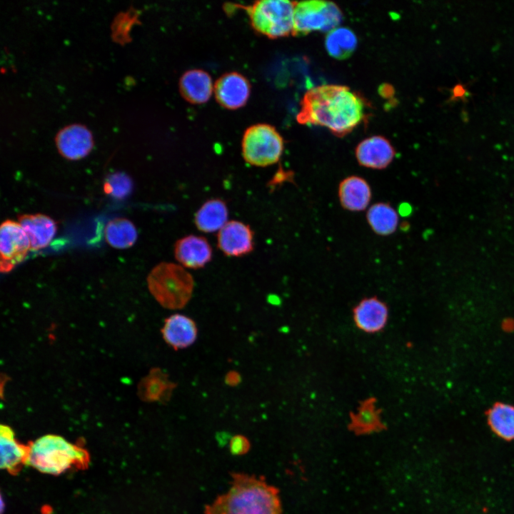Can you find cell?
<instances>
[{"label":"cell","instance_id":"obj_1","mask_svg":"<svg viewBox=\"0 0 514 514\" xmlns=\"http://www.w3.org/2000/svg\"><path fill=\"white\" fill-rule=\"evenodd\" d=\"M365 110L364 99L348 86L322 85L305 93L296 119L301 124L324 126L343 136L363 121Z\"/></svg>","mask_w":514,"mask_h":514},{"label":"cell","instance_id":"obj_2","mask_svg":"<svg viewBox=\"0 0 514 514\" xmlns=\"http://www.w3.org/2000/svg\"><path fill=\"white\" fill-rule=\"evenodd\" d=\"M204 514H283L278 490L262 476L233 473L228 490L206 505Z\"/></svg>","mask_w":514,"mask_h":514},{"label":"cell","instance_id":"obj_3","mask_svg":"<svg viewBox=\"0 0 514 514\" xmlns=\"http://www.w3.org/2000/svg\"><path fill=\"white\" fill-rule=\"evenodd\" d=\"M29 446L27 464L44 473L59 475L73 468H85L89 462L87 451L59 435H44Z\"/></svg>","mask_w":514,"mask_h":514},{"label":"cell","instance_id":"obj_4","mask_svg":"<svg viewBox=\"0 0 514 514\" xmlns=\"http://www.w3.org/2000/svg\"><path fill=\"white\" fill-rule=\"evenodd\" d=\"M147 284L157 302L173 310L185 307L194 288L191 273L180 264L171 262L157 264L148 273Z\"/></svg>","mask_w":514,"mask_h":514},{"label":"cell","instance_id":"obj_5","mask_svg":"<svg viewBox=\"0 0 514 514\" xmlns=\"http://www.w3.org/2000/svg\"><path fill=\"white\" fill-rule=\"evenodd\" d=\"M295 4L287 0H262L247 7L246 11L254 29L276 39L293 34Z\"/></svg>","mask_w":514,"mask_h":514},{"label":"cell","instance_id":"obj_6","mask_svg":"<svg viewBox=\"0 0 514 514\" xmlns=\"http://www.w3.org/2000/svg\"><path fill=\"white\" fill-rule=\"evenodd\" d=\"M241 147L242 156L246 163L266 167L279 161L283 151V140L273 126L258 124L246 129Z\"/></svg>","mask_w":514,"mask_h":514},{"label":"cell","instance_id":"obj_7","mask_svg":"<svg viewBox=\"0 0 514 514\" xmlns=\"http://www.w3.org/2000/svg\"><path fill=\"white\" fill-rule=\"evenodd\" d=\"M338 6L331 1L311 0L295 4L293 31L305 35L313 31H331L342 21Z\"/></svg>","mask_w":514,"mask_h":514},{"label":"cell","instance_id":"obj_8","mask_svg":"<svg viewBox=\"0 0 514 514\" xmlns=\"http://www.w3.org/2000/svg\"><path fill=\"white\" fill-rule=\"evenodd\" d=\"M31 250V243L19 222L7 219L0 227V271L9 273L21 263Z\"/></svg>","mask_w":514,"mask_h":514},{"label":"cell","instance_id":"obj_9","mask_svg":"<svg viewBox=\"0 0 514 514\" xmlns=\"http://www.w3.org/2000/svg\"><path fill=\"white\" fill-rule=\"evenodd\" d=\"M217 245L227 256H243L253 250L254 233L248 224L236 220L228 221L218 231Z\"/></svg>","mask_w":514,"mask_h":514},{"label":"cell","instance_id":"obj_10","mask_svg":"<svg viewBox=\"0 0 514 514\" xmlns=\"http://www.w3.org/2000/svg\"><path fill=\"white\" fill-rule=\"evenodd\" d=\"M56 144L60 154L69 160L85 157L93 147L90 131L81 124H71L61 128L56 134Z\"/></svg>","mask_w":514,"mask_h":514},{"label":"cell","instance_id":"obj_11","mask_svg":"<svg viewBox=\"0 0 514 514\" xmlns=\"http://www.w3.org/2000/svg\"><path fill=\"white\" fill-rule=\"evenodd\" d=\"M174 256L185 268L198 269L211 261L213 251L207 239L201 236L188 235L176 241Z\"/></svg>","mask_w":514,"mask_h":514},{"label":"cell","instance_id":"obj_12","mask_svg":"<svg viewBox=\"0 0 514 514\" xmlns=\"http://www.w3.org/2000/svg\"><path fill=\"white\" fill-rule=\"evenodd\" d=\"M217 101L223 107L236 109L243 106L250 95V84L241 74L236 72L221 76L214 85Z\"/></svg>","mask_w":514,"mask_h":514},{"label":"cell","instance_id":"obj_13","mask_svg":"<svg viewBox=\"0 0 514 514\" xmlns=\"http://www.w3.org/2000/svg\"><path fill=\"white\" fill-rule=\"evenodd\" d=\"M356 326L367 333L381 331L387 324L388 308L377 297L365 298L353 309Z\"/></svg>","mask_w":514,"mask_h":514},{"label":"cell","instance_id":"obj_14","mask_svg":"<svg viewBox=\"0 0 514 514\" xmlns=\"http://www.w3.org/2000/svg\"><path fill=\"white\" fill-rule=\"evenodd\" d=\"M356 157L360 165L373 169L386 168L395 156V150L383 136H374L360 142L356 148Z\"/></svg>","mask_w":514,"mask_h":514},{"label":"cell","instance_id":"obj_15","mask_svg":"<svg viewBox=\"0 0 514 514\" xmlns=\"http://www.w3.org/2000/svg\"><path fill=\"white\" fill-rule=\"evenodd\" d=\"M161 333L168 345L178 350L187 348L195 342L198 329L192 318L176 313L165 320Z\"/></svg>","mask_w":514,"mask_h":514},{"label":"cell","instance_id":"obj_16","mask_svg":"<svg viewBox=\"0 0 514 514\" xmlns=\"http://www.w3.org/2000/svg\"><path fill=\"white\" fill-rule=\"evenodd\" d=\"M18 222L29 237L31 251H38L46 247L57 231L56 222L49 216L42 213L19 215Z\"/></svg>","mask_w":514,"mask_h":514},{"label":"cell","instance_id":"obj_17","mask_svg":"<svg viewBox=\"0 0 514 514\" xmlns=\"http://www.w3.org/2000/svg\"><path fill=\"white\" fill-rule=\"evenodd\" d=\"M1 468L11 474H16L27 464L29 446L19 443L14 438L12 429L6 425L0 428Z\"/></svg>","mask_w":514,"mask_h":514},{"label":"cell","instance_id":"obj_18","mask_svg":"<svg viewBox=\"0 0 514 514\" xmlns=\"http://www.w3.org/2000/svg\"><path fill=\"white\" fill-rule=\"evenodd\" d=\"M338 197L341 206L351 211L365 210L370 203L371 190L368 183L357 176L344 178L338 186Z\"/></svg>","mask_w":514,"mask_h":514},{"label":"cell","instance_id":"obj_19","mask_svg":"<svg viewBox=\"0 0 514 514\" xmlns=\"http://www.w3.org/2000/svg\"><path fill=\"white\" fill-rule=\"evenodd\" d=\"M179 85L183 96L193 104L206 102L214 90L209 74L200 69H192L184 73Z\"/></svg>","mask_w":514,"mask_h":514},{"label":"cell","instance_id":"obj_20","mask_svg":"<svg viewBox=\"0 0 514 514\" xmlns=\"http://www.w3.org/2000/svg\"><path fill=\"white\" fill-rule=\"evenodd\" d=\"M228 210L224 201L211 198L198 209L194 216L196 228L203 233L219 231L228 221Z\"/></svg>","mask_w":514,"mask_h":514},{"label":"cell","instance_id":"obj_21","mask_svg":"<svg viewBox=\"0 0 514 514\" xmlns=\"http://www.w3.org/2000/svg\"><path fill=\"white\" fill-rule=\"evenodd\" d=\"M376 399L371 397L361 401L356 413H351L350 430L356 434L378 432L386 428L381 420V410L376 406Z\"/></svg>","mask_w":514,"mask_h":514},{"label":"cell","instance_id":"obj_22","mask_svg":"<svg viewBox=\"0 0 514 514\" xmlns=\"http://www.w3.org/2000/svg\"><path fill=\"white\" fill-rule=\"evenodd\" d=\"M488 424L491 430L506 441L514 440V405L496 402L486 412Z\"/></svg>","mask_w":514,"mask_h":514},{"label":"cell","instance_id":"obj_23","mask_svg":"<svg viewBox=\"0 0 514 514\" xmlns=\"http://www.w3.org/2000/svg\"><path fill=\"white\" fill-rule=\"evenodd\" d=\"M176 387L169 381L166 373L155 368L143 379L140 385V393L148 401H167Z\"/></svg>","mask_w":514,"mask_h":514},{"label":"cell","instance_id":"obj_24","mask_svg":"<svg viewBox=\"0 0 514 514\" xmlns=\"http://www.w3.org/2000/svg\"><path fill=\"white\" fill-rule=\"evenodd\" d=\"M104 236L106 242L111 247L125 249L135 243L138 233L131 221L125 218H116L106 224Z\"/></svg>","mask_w":514,"mask_h":514},{"label":"cell","instance_id":"obj_25","mask_svg":"<svg viewBox=\"0 0 514 514\" xmlns=\"http://www.w3.org/2000/svg\"><path fill=\"white\" fill-rule=\"evenodd\" d=\"M366 218L372 230L381 236L393 233L398 224V213L386 203L372 205L367 211Z\"/></svg>","mask_w":514,"mask_h":514},{"label":"cell","instance_id":"obj_26","mask_svg":"<svg viewBox=\"0 0 514 514\" xmlns=\"http://www.w3.org/2000/svg\"><path fill=\"white\" fill-rule=\"evenodd\" d=\"M357 46V38L349 29L338 27L329 31L326 37V49L329 55L337 59L350 56Z\"/></svg>","mask_w":514,"mask_h":514},{"label":"cell","instance_id":"obj_27","mask_svg":"<svg viewBox=\"0 0 514 514\" xmlns=\"http://www.w3.org/2000/svg\"><path fill=\"white\" fill-rule=\"evenodd\" d=\"M131 178L125 173L116 172L109 175L104 184V191L116 199H124L132 191Z\"/></svg>","mask_w":514,"mask_h":514},{"label":"cell","instance_id":"obj_28","mask_svg":"<svg viewBox=\"0 0 514 514\" xmlns=\"http://www.w3.org/2000/svg\"><path fill=\"white\" fill-rule=\"evenodd\" d=\"M251 448L247 438L242 435H234L230 441L229 448L232 454L239 455L246 453Z\"/></svg>","mask_w":514,"mask_h":514},{"label":"cell","instance_id":"obj_29","mask_svg":"<svg viewBox=\"0 0 514 514\" xmlns=\"http://www.w3.org/2000/svg\"><path fill=\"white\" fill-rule=\"evenodd\" d=\"M239 381V374L235 371L228 373L226 376V382L229 386H236Z\"/></svg>","mask_w":514,"mask_h":514},{"label":"cell","instance_id":"obj_30","mask_svg":"<svg viewBox=\"0 0 514 514\" xmlns=\"http://www.w3.org/2000/svg\"><path fill=\"white\" fill-rule=\"evenodd\" d=\"M465 94V90L463 86L460 85H458L455 87L453 89V96L454 97H460L463 96Z\"/></svg>","mask_w":514,"mask_h":514}]
</instances>
